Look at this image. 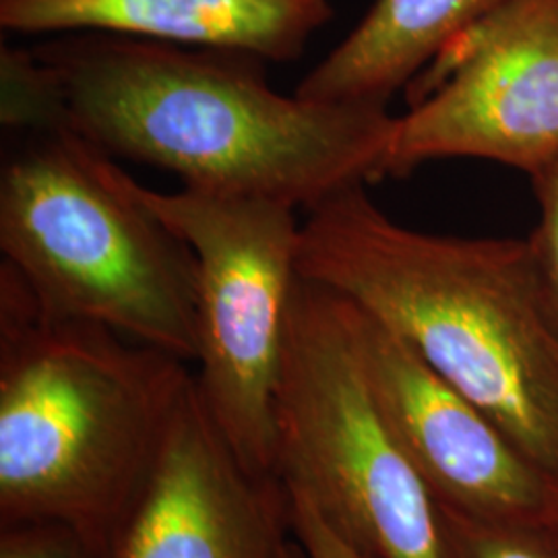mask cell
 Returning a JSON list of instances; mask_svg holds the SVG:
<instances>
[{"label":"cell","instance_id":"6","mask_svg":"<svg viewBox=\"0 0 558 558\" xmlns=\"http://www.w3.org/2000/svg\"><path fill=\"white\" fill-rule=\"evenodd\" d=\"M143 203L193 248L199 267L197 387L242 468L279 482L276 391L288 306L299 279L296 207L135 180Z\"/></svg>","mask_w":558,"mask_h":558},{"label":"cell","instance_id":"4","mask_svg":"<svg viewBox=\"0 0 558 558\" xmlns=\"http://www.w3.org/2000/svg\"><path fill=\"white\" fill-rule=\"evenodd\" d=\"M0 251L46 313L197 360L193 248L69 124L4 131Z\"/></svg>","mask_w":558,"mask_h":558},{"label":"cell","instance_id":"8","mask_svg":"<svg viewBox=\"0 0 558 558\" xmlns=\"http://www.w3.org/2000/svg\"><path fill=\"white\" fill-rule=\"evenodd\" d=\"M341 300L380 414L433 500L474 518L558 530V480L403 339Z\"/></svg>","mask_w":558,"mask_h":558},{"label":"cell","instance_id":"7","mask_svg":"<svg viewBox=\"0 0 558 558\" xmlns=\"http://www.w3.org/2000/svg\"><path fill=\"white\" fill-rule=\"evenodd\" d=\"M385 177L447 158L534 174L558 156V0H511L410 83Z\"/></svg>","mask_w":558,"mask_h":558},{"label":"cell","instance_id":"15","mask_svg":"<svg viewBox=\"0 0 558 558\" xmlns=\"http://www.w3.org/2000/svg\"><path fill=\"white\" fill-rule=\"evenodd\" d=\"M283 493L290 534L299 539L306 558H373L331 527L319 509L300 490L283 486Z\"/></svg>","mask_w":558,"mask_h":558},{"label":"cell","instance_id":"11","mask_svg":"<svg viewBox=\"0 0 558 558\" xmlns=\"http://www.w3.org/2000/svg\"><path fill=\"white\" fill-rule=\"evenodd\" d=\"M511 0H375L359 25L296 87L302 100H389L440 52Z\"/></svg>","mask_w":558,"mask_h":558},{"label":"cell","instance_id":"5","mask_svg":"<svg viewBox=\"0 0 558 558\" xmlns=\"http://www.w3.org/2000/svg\"><path fill=\"white\" fill-rule=\"evenodd\" d=\"M278 480L373 558H445L437 505L364 377L343 300L300 278L276 391Z\"/></svg>","mask_w":558,"mask_h":558},{"label":"cell","instance_id":"12","mask_svg":"<svg viewBox=\"0 0 558 558\" xmlns=\"http://www.w3.org/2000/svg\"><path fill=\"white\" fill-rule=\"evenodd\" d=\"M437 519L445 558H558L550 525L474 518L445 505H437Z\"/></svg>","mask_w":558,"mask_h":558},{"label":"cell","instance_id":"13","mask_svg":"<svg viewBox=\"0 0 558 558\" xmlns=\"http://www.w3.org/2000/svg\"><path fill=\"white\" fill-rule=\"evenodd\" d=\"M538 223L525 239L546 320L558 338V156L532 177Z\"/></svg>","mask_w":558,"mask_h":558},{"label":"cell","instance_id":"3","mask_svg":"<svg viewBox=\"0 0 558 558\" xmlns=\"http://www.w3.org/2000/svg\"><path fill=\"white\" fill-rule=\"evenodd\" d=\"M193 377L163 350L46 313L0 263V523H60L106 558Z\"/></svg>","mask_w":558,"mask_h":558},{"label":"cell","instance_id":"2","mask_svg":"<svg viewBox=\"0 0 558 558\" xmlns=\"http://www.w3.org/2000/svg\"><path fill=\"white\" fill-rule=\"evenodd\" d=\"M299 276L403 339L558 480V338L525 240L405 228L360 184L306 211Z\"/></svg>","mask_w":558,"mask_h":558},{"label":"cell","instance_id":"9","mask_svg":"<svg viewBox=\"0 0 558 558\" xmlns=\"http://www.w3.org/2000/svg\"><path fill=\"white\" fill-rule=\"evenodd\" d=\"M288 532L281 482L242 468L193 377L106 558H278Z\"/></svg>","mask_w":558,"mask_h":558},{"label":"cell","instance_id":"14","mask_svg":"<svg viewBox=\"0 0 558 558\" xmlns=\"http://www.w3.org/2000/svg\"><path fill=\"white\" fill-rule=\"evenodd\" d=\"M0 558H98L69 527L50 521L2 525Z\"/></svg>","mask_w":558,"mask_h":558},{"label":"cell","instance_id":"1","mask_svg":"<svg viewBox=\"0 0 558 558\" xmlns=\"http://www.w3.org/2000/svg\"><path fill=\"white\" fill-rule=\"evenodd\" d=\"M34 52L64 124L182 189L308 211L385 177L398 120L387 106L279 94L257 57L98 32L60 34Z\"/></svg>","mask_w":558,"mask_h":558},{"label":"cell","instance_id":"16","mask_svg":"<svg viewBox=\"0 0 558 558\" xmlns=\"http://www.w3.org/2000/svg\"><path fill=\"white\" fill-rule=\"evenodd\" d=\"M278 558H306L302 546L299 544V539L294 538L290 532H288V536L283 538L281 546H279Z\"/></svg>","mask_w":558,"mask_h":558},{"label":"cell","instance_id":"10","mask_svg":"<svg viewBox=\"0 0 558 558\" xmlns=\"http://www.w3.org/2000/svg\"><path fill=\"white\" fill-rule=\"evenodd\" d=\"M331 17V0H0L9 34L98 32L274 62L300 59Z\"/></svg>","mask_w":558,"mask_h":558}]
</instances>
